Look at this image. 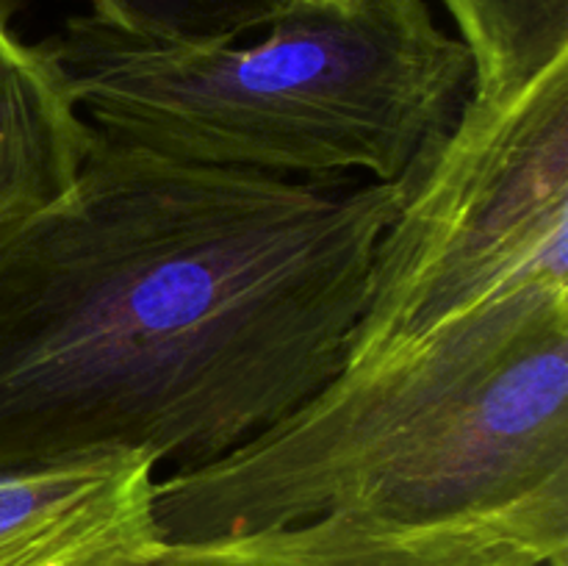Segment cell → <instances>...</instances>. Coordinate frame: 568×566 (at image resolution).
Listing matches in <instances>:
<instances>
[{
	"mask_svg": "<svg viewBox=\"0 0 568 566\" xmlns=\"http://www.w3.org/2000/svg\"><path fill=\"white\" fill-rule=\"evenodd\" d=\"M297 0H89L114 31L159 44H225L286 14Z\"/></svg>",
	"mask_w": 568,
	"mask_h": 566,
	"instance_id": "9",
	"label": "cell"
},
{
	"mask_svg": "<svg viewBox=\"0 0 568 566\" xmlns=\"http://www.w3.org/2000/svg\"><path fill=\"white\" fill-rule=\"evenodd\" d=\"M155 469L133 449L0 469V566H120L153 549Z\"/></svg>",
	"mask_w": 568,
	"mask_h": 566,
	"instance_id": "6",
	"label": "cell"
},
{
	"mask_svg": "<svg viewBox=\"0 0 568 566\" xmlns=\"http://www.w3.org/2000/svg\"><path fill=\"white\" fill-rule=\"evenodd\" d=\"M403 178H275L94 131L0 222V469L133 449L209 464L347 366Z\"/></svg>",
	"mask_w": 568,
	"mask_h": 566,
	"instance_id": "1",
	"label": "cell"
},
{
	"mask_svg": "<svg viewBox=\"0 0 568 566\" xmlns=\"http://www.w3.org/2000/svg\"><path fill=\"white\" fill-rule=\"evenodd\" d=\"M530 283L568 286V55L514 94H469L405 172L347 364Z\"/></svg>",
	"mask_w": 568,
	"mask_h": 566,
	"instance_id": "4",
	"label": "cell"
},
{
	"mask_svg": "<svg viewBox=\"0 0 568 566\" xmlns=\"http://www.w3.org/2000/svg\"><path fill=\"white\" fill-rule=\"evenodd\" d=\"M471 59V98L514 94L568 55V0H442Z\"/></svg>",
	"mask_w": 568,
	"mask_h": 566,
	"instance_id": "8",
	"label": "cell"
},
{
	"mask_svg": "<svg viewBox=\"0 0 568 566\" xmlns=\"http://www.w3.org/2000/svg\"><path fill=\"white\" fill-rule=\"evenodd\" d=\"M547 566H568V560H552V564H547Z\"/></svg>",
	"mask_w": 568,
	"mask_h": 566,
	"instance_id": "11",
	"label": "cell"
},
{
	"mask_svg": "<svg viewBox=\"0 0 568 566\" xmlns=\"http://www.w3.org/2000/svg\"><path fill=\"white\" fill-rule=\"evenodd\" d=\"M94 128L39 44H26L0 3V222L64 194Z\"/></svg>",
	"mask_w": 568,
	"mask_h": 566,
	"instance_id": "7",
	"label": "cell"
},
{
	"mask_svg": "<svg viewBox=\"0 0 568 566\" xmlns=\"http://www.w3.org/2000/svg\"><path fill=\"white\" fill-rule=\"evenodd\" d=\"M552 560H568V494L425 527L327 514L236 536L159 542L120 566H547Z\"/></svg>",
	"mask_w": 568,
	"mask_h": 566,
	"instance_id": "5",
	"label": "cell"
},
{
	"mask_svg": "<svg viewBox=\"0 0 568 566\" xmlns=\"http://www.w3.org/2000/svg\"><path fill=\"white\" fill-rule=\"evenodd\" d=\"M568 494V286L349 361L231 453L155 481L161 542L361 514L425 527Z\"/></svg>",
	"mask_w": 568,
	"mask_h": 566,
	"instance_id": "2",
	"label": "cell"
},
{
	"mask_svg": "<svg viewBox=\"0 0 568 566\" xmlns=\"http://www.w3.org/2000/svg\"><path fill=\"white\" fill-rule=\"evenodd\" d=\"M253 44H159L70 17L44 50L83 120L166 159L399 181L471 94L427 0L294 3Z\"/></svg>",
	"mask_w": 568,
	"mask_h": 566,
	"instance_id": "3",
	"label": "cell"
},
{
	"mask_svg": "<svg viewBox=\"0 0 568 566\" xmlns=\"http://www.w3.org/2000/svg\"><path fill=\"white\" fill-rule=\"evenodd\" d=\"M297 3H347V0H297Z\"/></svg>",
	"mask_w": 568,
	"mask_h": 566,
	"instance_id": "10",
	"label": "cell"
}]
</instances>
